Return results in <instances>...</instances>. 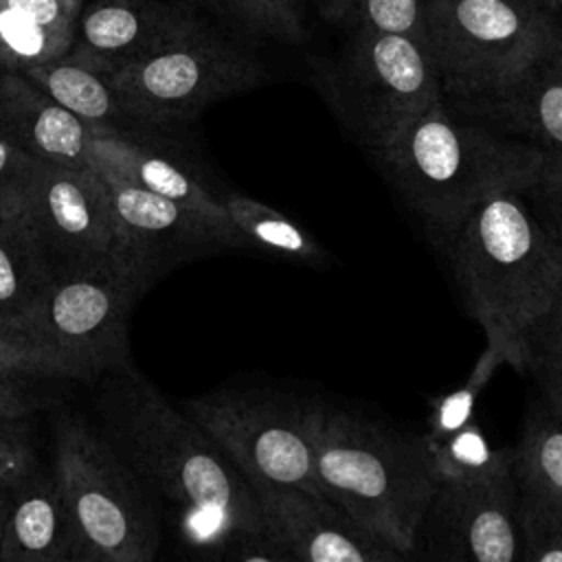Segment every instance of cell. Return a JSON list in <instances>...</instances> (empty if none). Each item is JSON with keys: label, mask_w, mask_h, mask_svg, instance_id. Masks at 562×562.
<instances>
[{"label": "cell", "mask_w": 562, "mask_h": 562, "mask_svg": "<svg viewBox=\"0 0 562 562\" xmlns=\"http://www.w3.org/2000/svg\"><path fill=\"white\" fill-rule=\"evenodd\" d=\"M323 15L336 24L404 33L426 42L422 0H316ZM428 44V42H426Z\"/></svg>", "instance_id": "obj_27"}, {"label": "cell", "mask_w": 562, "mask_h": 562, "mask_svg": "<svg viewBox=\"0 0 562 562\" xmlns=\"http://www.w3.org/2000/svg\"><path fill=\"white\" fill-rule=\"evenodd\" d=\"M544 7H549V9H560L562 7V0H540Z\"/></svg>", "instance_id": "obj_35"}, {"label": "cell", "mask_w": 562, "mask_h": 562, "mask_svg": "<svg viewBox=\"0 0 562 562\" xmlns=\"http://www.w3.org/2000/svg\"><path fill=\"white\" fill-rule=\"evenodd\" d=\"M50 472L79 538V562H151L160 547L154 498L99 426L61 415Z\"/></svg>", "instance_id": "obj_5"}, {"label": "cell", "mask_w": 562, "mask_h": 562, "mask_svg": "<svg viewBox=\"0 0 562 562\" xmlns=\"http://www.w3.org/2000/svg\"><path fill=\"white\" fill-rule=\"evenodd\" d=\"M18 72L26 75L50 99L90 125L116 130H132L136 125L123 112L108 77L70 59L68 55L29 66Z\"/></svg>", "instance_id": "obj_23"}, {"label": "cell", "mask_w": 562, "mask_h": 562, "mask_svg": "<svg viewBox=\"0 0 562 562\" xmlns=\"http://www.w3.org/2000/svg\"><path fill=\"white\" fill-rule=\"evenodd\" d=\"M92 167L108 187L123 257L149 283L193 259L248 248L244 239L224 233L173 200L147 191L108 167L94 162Z\"/></svg>", "instance_id": "obj_13"}, {"label": "cell", "mask_w": 562, "mask_h": 562, "mask_svg": "<svg viewBox=\"0 0 562 562\" xmlns=\"http://www.w3.org/2000/svg\"><path fill=\"white\" fill-rule=\"evenodd\" d=\"M53 382L24 334L0 321V415H33L44 406V384Z\"/></svg>", "instance_id": "obj_25"}, {"label": "cell", "mask_w": 562, "mask_h": 562, "mask_svg": "<svg viewBox=\"0 0 562 562\" xmlns=\"http://www.w3.org/2000/svg\"><path fill=\"white\" fill-rule=\"evenodd\" d=\"M55 281L22 215L0 222V321L22 329Z\"/></svg>", "instance_id": "obj_22"}, {"label": "cell", "mask_w": 562, "mask_h": 562, "mask_svg": "<svg viewBox=\"0 0 562 562\" xmlns=\"http://www.w3.org/2000/svg\"><path fill=\"white\" fill-rule=\"evenodd\" d=\"M430 450L437 481L485 479L512 470V448H492L474 417Z\"/></svg>", "instance_id": "obj_26"}, {"label": "cell", "mask_w": 562, "mask_h": 562, "mask_svg": "<svg viewBox=\"0 0 562 562\" xmlns=\"http://www.w3.org/2000/svg\"><path fill=\"white\" fill-rule=\"evenodd\" d=\"M198 24L184 0H97L77 20L66 55L108 77Z\"/></svg>", "instance_id": "obj_16"}, {"label": "cell", "mask_w": 562, "mask_h": 562, "mask_svg": "<svg viewBox=\"0 0 562 562\" xmlns=\"http://www.w3.org/2000/svg\"><path fill=\"white\" fill-rule=\"evenodd\" d=\"M520 562H562V503L518 496Z\"/></svg>", "instance_id": "obj_30"}, {"label": "cell", "mask_w": 562, "mask_h": 562, "mask_svg": "<svg viewBox=\"0 0 562 562\" xmlns=\"http://www.w3.org/2000/svg\"><path fill=\"white\" fill-rule=\"evenodd\" d=\"M215 195L250 248L303 266H323L327 261V250L283 211L239 191H215Z\"/></svg>", "instance_id": "obj_24"}, {"label": "cell", "mask_w": 562, "mask_h": 562, "mask_svg": "<svg viewBox=\"0 0 562 562\" xmlns=\"http://www.w3.org/2000/svg\"><path fill=\"white\" fill-rule=\"evenodd\" d=\"M22 217L55 279L105 261L127 263L108 187L92 165L42 162Z\"/></svg>", "instance_id": "obj_11"}, {"label": "cell", "mask_w": 562, "mask_h": 562, "mask_svg": "<svg viewBox=\"0 0 562 562\" xmlns=\"http://www.w3.org/2000/svg\"><path fill=\"white\" fill-rule=\"evenodd\" d=\"M248 31L281 42H303L305 22L299 0H215Z\"/></svg>", "instance_id": "obj_31"}, {"label": "cell", "mask_w": 562, "mask_h": 562, "mask_svg": "<svg viewBox=\"0 0 562 562\" xmlns=\"http://www.w3.org/2000/svg\"><path fill=\"white\" fill-rule=\"evenodd\" d=\"M266 68L248 50L202 22L147 57L108 75L136 125H178L209 105L252 90Z\"/></svg>", "instance_id": "obj_10"}, {"label": "cell", "mask_w": 562, "mask_h": 562, "mask_svg": "<svg viewBox=\"0 0 562 562\" xmlns=\"http://www.w3.org/2000/svg\"><path fill=\"white\" fill-rule=\"evenodd\" d=\"M94 411L103 437L191 553L237 560L272 538L252 487L217 441L130 364L103 375Z\"/></svg>", "instance_id": "obj_1"}, {"label": "cell", "mask_w": 562, "mask_h": 562, "mask_svg": "<svg viewBox=\"0 0 562 562\" xmlns=\"http://www.w3.org/2000/svg\"><path fill=\"white\" fill-rule=\"evenodd\" d=\"M11 501H13V492L0 490V533H2V525L7 520V514L11 509Z\"/></svg>", "instance_id": "obj_34"}, {"label": "cell", "mask_w": 562, "mask_h": 562, "mask_svg": "<svg viewBox=\"0 0 562 562\" xmlns=\"http://www.w3.org/2000/svg\"><path fill=\"white\" fill-rule=\"evenodd\" d=\"M149 285L123 261L57 277L20 331L53 380H99L127 364L130 312Z\"/></svg>", "instance_id": "obj_6"}, {"label": "cell", "mask_w": 562, "mask_h": 562, "mask_svg": "<svg viewBox=\"0 0 562 562\" xmlns=\"http://www.w3.org/2000/svg\"><path fill=\"white\" fill-rule=\"evenodd\" d=\"M184 2H191V0H184Z\"/></svg>", "instance_id": "obj_36"}, {"label": "cell", "mask_w": 562, "mask_h": 562, "mask_svg": "<svg viewBox=\"0 0 562 562\" xmlns=\"http://www.w3.org/2000/svg\"><path fill=\"white\" fill-rule=\"evenodd\" d=\"M0 562H79V538L59 485L42 465L13 492Z\"/></svg>", "instance_id": "obj_19"}, {"label": "cell", "mask_w": 562, "mask_h": 562, "mask_svg": "<svg viewBox=\"0 0 562 562\" xmlns=\"http://www.w3.org/2000/svg\"><path fill=\"white\" fill-rule=\"evenodd\" d=\"M446 101L538 147L547 158L544 180H562V37L507 83L485 94Z\"/></svg>", "instance_id": "obj_15"}, {"label": "cell", "mask_w": 562, "mask_h": 562, "mask_svg": "<svg viewBox=\"0 0 562 562\" xmlns=\"http://www.w3.org/2000/svg\"><path fill=\"white\" fill-rule=\"evenodd\" d=\"M424 29L446 99L507 83L562 37L529 0H428Z\"/></svg>", "instance_id": "obj_8"}, {"label": "cell", "mask_w": 562, "mask_h": 562, "mask_svg": "<svg viewBox=\"0 0 562 562\" xmlns=\"http://www.w3.org/2000/svg\"><path fill=\"white\" fill-rule=\"evenodd\" d=\"M92 162L116 171L125 180L147 191L173 200L176 204L189 209L191 213L200 215L224 233H231L246 241L239 228L231 222L213 189H209L191 169H187L176 158H167L160 151L143 145L140 138L132 134V130L92 125L90 165Z\"/></svg>", "instance_id": "obj_18"}, {"label": "cell", "mask_w": 562, "mask_h": 562, "mask_svg": "<svg viewBox=\"0 0 562 562\" xmlns=\"http://www.w3.org/2000/svg\"><path fill=\"white\" fill-rule=\"evenodd\" d=\"M501 364H507L505 353L498 347L485 342V349L472 367L468 380L435 402L428 417V432H424L428 446H437L474 417V406Z\"/></svg>", "instance_id": "obj_28"}, {"label": "cell", "mask_w": 562, "mask_h": 562, "mask_svg": "<svg viewBox=\"0 0 562 562\" xmlns=\"http://www.w3.org/2000/svg\"><path fill=\"white\" fill-rule=\"evenodd\" d=\"M512 448L518 496L562 503V378L540 380Z\"/></svg>", "instance_id": "obj_20"}, {"label": "cell", "mask_w": 562, "mask_h": 562, "mask_svg": "<svg viewBox=\"0 0 562 562\" xmlns=\"http://www.w3.org/2000/svg\"><path fill=\"white\" fill-rule=\"evenodd\" d=\"M318 400L268 386H220L182 402L255 490L321 492L312 422Z\"/></svg>", "instance_id": "obj_9"}, {"label": "cell", "mask_w": 562, "mask_h": 562, "mask_svg": "<svg viewBox=\"0 0 562 562\" xmlns=\"http://www.w3.org/2000/svg\"><path fill=\"white\" fill-rule=\"evenodd\" d=\"M79 13L81 0H0V70L64 57Z\"/></svg>", "instance_id": "obj_21"}, {"label": "cell", "mask_w": 562, "mask_h": 562, "mask_svg": "<svg viewBox=\"0 0 562 562\" xmlns=\"http://www.w3.org/2000/svg\"><path fill=\"white\" fill-rule=\"evenodd\" d=\"M37 468L31 415H0V490L15 492Z\"/></svg>", "instance_id": "obj_32"}, {"label": "cell", "mask_w": 562, "mask_h": 562, "mask_svg": "<svg viewBox=\"0 0 562 562\" xmlns=\"http://www.w3.org/2000/svg\"><path fill=\"white\" fill-rule=\"evenodd\" d=\"M533 195L540 202L542 211L551 220L560 246H562V180H544L533 187ZM529 369L540 378H562V281L555 296V303L536 338Z\"/></svg>", "instance_id": "obj_29"}, {"label": "cell", "mask_w": 562, "mask_h": 562, "mask_svg": "<svg viewBox=\"0 0 562 562\" xmlns=\"http://www.w3.org/2000/svg\"><path fill=\"white\" fill-rule=\"evenodd\" d=\"M437 246L485 342L527 371L562 281V246L533 189L485 198Z\"/></svg>", "instance_id": "obj_2"}, {"label": "cell", "mask_w": 562, "mask_h": 562, "mask_svg": "<svg viewBox=\"0 0 562 562\" xmlns=\"http://www.w3.org/2000/svg\"><path fill=\"white\" fill-rule=\"evenodd\" d=\"M371 158L435 244L485 198L533 189L547 176L538 147L446 99L406 121Z\"/></svg>", "instance_id": "obj_3"}, {"label": "cell", "mask_w": 562, "mask_h": 562, "mask_svg": "<svg viewBox=\"0 0 562 562\" xmlns=\"http://www.w3.org/2000/svg\"><path fill=\"white\" fill-rule=\"evenodd\" d=\"M318 90L371 156L406 121L443 99L428 44L404 33L353 31L342 55L318 70Z\"/></svg>", "instance_id": "obj_7"}, {"label": "cell", "mask_w": 562, "mask_h": 562, "mask_svg": "<svg viewBox=\"0 0 562 562\" xmlns=\"http://www.w3.org/2000/svg\"><path fill=\"white\" fill-rule=\"evenodd\" d=\"M518 490L514 472L485 479L437 481L422 518L417 549L428 560L516 562Z\"/></svg>", "instance_id": "obj_12"}, {"label": "cell", "mask_w": 562, "mask_h": 562, "mask_svg": "<svg viewBox=\"0 0 562 562\" xmlns=\"http://www.w3.org/2000/svg\"><path fill=\"white\" fill-rule=\"evenodd\" d=\"M0 136L42 162L90 167L92 125L18 70H0Z\"/></svg>", "instance_id": "obj_17"}, {"label": "cell", "mask_w": 562, "mask_h": 562, "mask_svg": "<svg viewBox=\"0 0 562 562\" xmlns=\"http://www.w3.org/2000/svg\"><path fill=\"white\" fill-rule=\"evenodd\" d=\"M312 441L321 492L411 560L437 487L426 437L316 402Z\"/></svg>", "instance_id": "obj_4"}, {"label": "cell", "mask_w": 562, "mask_h": 562, "mask_svg": "<svg viewBox=\"0 0 562 562\" xmlns=\"http://www.w3.org/2000/svg\"><path fill=\"white\" fill-rule=\"evenodd\" d=\"M266 531L292 562H402L397 549L364 529L323 492L305 487L255 490Z\"/></svg>", "instance_id": "obj_14"}, {"label": "cell", "mask_w": 562, "mask_h": 562, "mask_svg": "<svg viewBox=\"0 0 562 562\" xmlns=\"http://www.w3.org/2000/svg\"><path fill=\"white\" fill-rule=\"evenodd\" d=\"M42 160L0 136V222L24 213Z\"/></svg>", "instance_id": "obj_33"}]
</instances>
